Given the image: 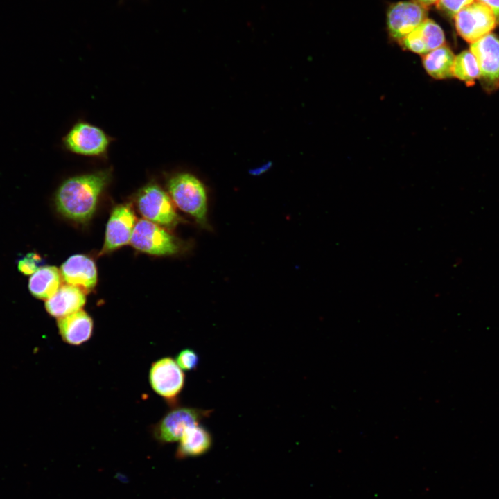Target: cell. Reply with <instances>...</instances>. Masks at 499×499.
Listing matches in <instances>:
<instances>
[{
    "label": "cell",
    "instance_id": "obj_14",
    "mask_svg": "<svg viewBox=\"0 0 499 499\" xmlns=\"http://www.w3.org/2000/svg\"><path fill=\"white\" fill-rule=\"evenodd\" d=\"M57 324L62 339L69 344L80 345L93 333V319L82 309L58 318Z\"/></svg>",
    "mask_w": 499,
    "mask_h": 499
},
{
    "label": "cell",
    "instance_id": "obj_1",
    "mask_svg": "<svg viewBox=\"0 0 499 499\" xmlns=\"http://www.w3.org/2000/svg\"><path fill=\"white\" fill-rule=\"evenodd\" d=\"M110 177V171L105 170L66 180L55 193L58 211L73 221H88L96 211L99 197Z\"/></svg>",
    "mask_w": 499,
    "mask_h": 499
},
{
    "label": "cell",
    "instance_id": "obj_25",
    "mask_svg": "<svg viewBox=\"0 0 499 499\" xmlns=\"http://www.w3.org/2000/svg\"><path fill=\"white\" fill-rule=\"evenodd\" d=\"M421 4V6H424L425 8H427L428 6H430V5L435 3L437 0H414Z\"/></svg>",
    "mask_w": 499,
    "mask_h": 499
},
{
    "label": "cell",
    "instance_id": "obj_9",
    "mask_svg": "<svg viewBox=\"0 0 499 499\" xmlns=\"http://www.w3.org/2000/svg\"><path fill=\"white\" fill-rule=\"evenodd\" d=\"M480 71L481 80L488 90L499 87V38L490 33L471 44Z\"/></svg>",
    "mask_w": 499,
    "mask_h": 499
},
{
    "label": "cell",
    "instance_id": "obj_4",
    "mask_svg": "<svg viewBox=\"0 0 499 499\" xmlns=\"http://www.w3.org/2000/svg\"><path fill=\"white\" fill-rule=\"evenodd\" d=\"M185 374L171 357L154 362L150 369L149 382L154 392L171 407L179 405V396L185 385Z\"/></svg>",
    "mask_w": 499,
    "mask_h": 499
},
{
    "label": "cell",
    "instance_id": "obj_11",
    "mask_svg": "<svg viewBox=\"0 0 499 499\" xmlns=\"http://www.w3.org/2000/svg\"><path fill=\"white\" fill-rule=\"evenodd\" d=\"M136 216L129 204L115 207L108 220L101 254L110 252L130 243L136 225Z\"/></svg>",
    "mask_w": 499,
    "mask_h": 499
},
{
    "label": "cell",
    "instance_id": "obj_21",
    "mask_svg": "<svg viewBox=\"0 0 499 499\" xmlns=\"http://www.w3.org/2000/svg\"><path fill=\"white\" fill-rule=\"evenodd\" d=\"M43 263L40 256L36 253L27 254L18 262V270L25 275L33 274L39 270Z\"/></svg>",
    "mask_w": 499,
    "mask_h": 499
},
{
    "label": "cell",
    "instance_id": "obj_2",
    "mask_svg": "<svg viewBox=\"0 0 499 499\" xmlns=\"http://www.w3.org/2000/svg\"><path fill=\"white\" fill-rule=\"evenodd\" d=\"M168 191L175 204L206 227L207 198L203 184L190 173H179L168 182Z\"/></svg>",
    "mask_w": 499,
    "mask_h": 499
},
{
    "label": "cell",
    "instance_id": "obj_20",
    "mask_svg": "<svg viewBox=\"0 0 499 499\" xmlns=\"http://www.w3.org/2000/svg\"><path fill=\"white\" fill-rule=\"evenodd\" d=\"M175 361L183 371H192L195 370L200 362L198 353L193 349H182L176 356Z\"/></svg>",
    "mask_w": 499,
    "mask_h": 499
},
{
    "label": "cell",
    "instance_id": "obj_22",
    "mask_svg": "<svg viewBox=\"0 0 499 499\" xmlns=\"http://www.w3.org/2000/svg\"><path fill=\"white\" fill-rule=\"evenodd\" d=\"M475 0H437V8L450 17H454L462 9L470 5Z\"/></svg>",
    "mask_w": 499,
    "mask_h": 499
},
{
    "label": "cell",
    "instance_id": "obj_16",
    "mask_svg": "<svg viewBox=\"0 0 499 499\" xmlns=\"http://www.w3.org/2000/svg\"><path fill=\"white\" fill-rule=\"evenodd\" d=\"M178 441L176 457L185 459L207 453L212 447L213 437L211 432L199 423L188 428Z\"/></svg>",
    "mask_w": 499,
    "mask_h": 499
},
{
    "label": "cell",
    "instance_id": "obj_23",
    "mask_svg": "<svg viewBox=\"0 0 499 499\" xmlns=\"http://www.w3.org/2000/svg\"><path fill=\"white\" fill-rule=\"evenodd\" d=\"M478 1L489 8L495 15L498 22L499 21V0H478Z\"/></svg>",
    "mask_w": 499,
    "mask_h": 499
},
{
    "label": "cell",
    "instance_id": "obj_6",
    "mask_svg": "<svg viewBox=\"0 0 499 499\" xmlns=\"http://www.w3.org/2000/svg\"><path fill=\"white\" fill-rule=\"evenodd\" d=\"M130 243L139 251L157 256L174 254L180 250L173 235L146 219L137 222Z\"/></svg>",
    "mask_w": 499,
    "mask_h": 499
},
{
    "label": "cell",
    "instance_id": "obj_18",
    "mask_svg": "<svg viewBox=\"0 0 499 499\" xmlns=\"http://www.w3.org/2000/svg\"><path fill=\"white\" fill-rule=\"evenodd\" d=\"M455 56L446 46L443 45L424 54L423 66L426 72L435 79H445L453 76Z\"/></svg>",
    "mask_w": 499,
    "mask_h": 499
},
{
    "label": "cell",
    "instance_id": "obj_24",
    "mask_svg": "<svg viewBox=\"0 0 499 499\" xmlns=\"http://www.w3.org/2000/svg\"><path fill=\"white\" fill-rule=\"evenodd\" d=\"M270 166H271V163H268V164L261 166L259 168L251 170L250 171V173L254 175H259L262 174L263 173L265 172L270 167Z\"/></svg>",
    "mask_w": 499,
    "mask_h": 499
},
{
    "label": "cell",
    "instance_id": "obj_13",
    "mask_svg": "<svg viewBox=\"0 0 499 499\" xmlns=\"http://www.w3.org/2000/svg\"><path fill=\"white\" fill-rule=\"evenodd\" d=\"M400 41L405 49L424 55L444 45L445 35L441 28L435 21L426 18Z\"/></svg>",
    "mask_w": 499,
    "mask_h": 499
},
{
    "label": "cell",
    "instance_id": "obj_19",
    "mask_svg": "<svg viewBox=\"0 0 499 499\" xmlns=\"http://www.w3.org/2000/svg\"><path fill=\"white\" fill-rule=\"evenodd\" d=\"M453 76L471 85L480 78L478 63L470 51H464L455 58Z\"/></svg>",
    "mask_w": 499,
    "mask_h": 499
},
{
    "label": "cell",
    "instance_id": "obj_3",
    "mask_svg": "<svg viewBox=\"0 0 499 499\" xmlns=\"http://www.w3.org/2000/svg\"><path fill=\"white\" fill-rule=\"evenodd\" d=\"M213 410H204L180 405L171 407L152 427L155 438L163 444L178 441L191 426L209 418Z\"/></svg>",
    "mask_w": 499,
    "mask_h": 499
},
{
    "label": "cell",
    "instance_id": "obj_10",
    "mask_svg": "<svg viewBox=\"0 0 499 499\" xmlns=\"http://www.w3.org/2000/svg\"><path fill=\"white\" fill-rule=\"evenodd\" d=\"M426 19V8L415 1H403L392 4L387 14L389 35L401 40Z\"/></svg>",
    "mask_w": 499,
    "mask_h": 499
},
{
    "label": "cell",
    "instance_id": "obj_17",
    "mask_svg": "<svg viewBox=\"0 0 499 499\" xmlns=\"http://www.w3.org/2000/svg\"><path fill=\"white\" fill-rule=\"evenodd\" d=\"M61 273L56 267H41L30 277L28 288L35 297L48 299L61 286Z\"/></svg>",
    "mask_w": 499,
    "mask_h": 499
},
{
    "label": "cell",
    "instance_id": "obj_7",
    "mask_svg": "<svg viewBox=\"0 0 499 499\" xmlns=\"http://www.w3.org/2000/svg\"><path fill=\"white\" fill-rule=\"evenodd\" d=\"M454 17L458 34L471 44L490 33L498 22L492 10L478 1L462 9Z\"/></svg>",
    "mask_w": 499,
    "mask_h": 499
},
{
    "label": "cell",
    "instance_id": "obj_8",
    "mask_svg": "<svg viewBox=\"0 0 499 499\" xmlns=\"http://www.w3.org/2000/svg\"><path fill=\"white\" fill-rule=\"evenodd\" d=\"M63 141L69 150L85 156H101L106 152L110 143L109 138L101 129L85 122L73 126Z\"/></svg>",
    "mask_w": 499,
    "mask_h": 499
},
{
    "label": "cell",
    "instance_id": "obj_12",
    "mask_svg": "<svg viewBox=\"0 0 499 499\" xmlns=\"http://www.w3.org/2000/svg\"><path fill=\"white\" fill-rule=\"evenodd\" d=\"M67 284L76 286L84 292L92 290L97 282L96 267L91 259L83 254L70 256L60 268Z\"/></svg>",
    "mask_w": 499,
    "mask_h": 499
},
{
    "label": "cell",
    "instance_id": "obj_5",
    "mask_svg": "<svg viewBox=\"0 0 499 499\" xmlns=\"http://www.w3.org/2000/svg\"><path fill=\"white\" fill-rule=\"evenodd\" d=\"M137 204L145 219L155 224L172 227L178 222L179 217L171 199L155 184H149L139 191Z\"/></svg>",
    "mask_w": 499,
    "mask_h": 499
},
{
    "label": "cell",
    "instance_id": "obj_15",
    "mask_svg": "<svg viewBox=\"0 0 499 499\" xmlns=\"http://www.w3.org/2000/svg\"><path fill=\"white\" fill-rule=\"evenodd\" d=\"M86 302L85 292L79 288L65 284L45 302L46 311L53 317H64L84 306Z\"/></svg>",
    "mask_w": 499,
    "mask_h": 499
}]
</instances>
